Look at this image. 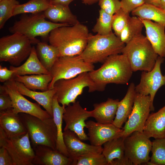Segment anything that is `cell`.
Instances as JSON below:
<instances>
[{"label":"cell","instance_id":"obj_1","mask_svg":"<svg viewBox=\"0 0 165 165\" xmlns=\"http://www.w3.org/2000/svg\"><path fill=\"white\" fill-rule=\"evenodd\" d=\"M90 33L87 27L80 23L56 28L50 33V44L58 50L59 57L79 55L87 45Z\"/></svg>","mask_w":165,"mask_h":165},{"label":"cell","instance_id":"obj_2","mask_svg":"<svg viewBox=\"0 0 165 165\" xmlns=\"http://www.w3.org/2000/svg\"><path fill=\"white\" fill-rule=\"evenodd\" d=\"M133 72L127 57L122 54L109 57L100 68L89 72V74L99 91H101L109 83H127Z\"/></svg>","mask_w":165,"mask_h":165},{"label":"cell","instance_id":"obj_3","mask_svg":"<svg viewBox=\"0 0 165 165\" xmlns=\"http://www.w3.org/2000/svg\"><path fill=\"white\" fill-rule=\"evenodd\" d=\"M125 44L113 32L105 35L90 34L80 57L92 64L104 62L109 57L122 53Z\"/></svg>","mask_w":165,"mask_h":165},{"label":"cell","instance_id":"obj_4","mask_svg":"<svg viewBox=\"0 0 165 165\" xmlns=\"http://www.w3.org/2000/svg\"><path fill=\"white\" fill-rule=\"evenodd\" d=\"M122 53L127 57L133 72L151 71L158 57L146 36L142 34L126 44Z\"/></svg>","mask_w":165,"mask_h":165},{"label":"cell","instance_id":"obj_5","mask_svg":"<svg viewBox=\"0 0 165 165\" xmlns=\"http://www.w3.org/2000/svg\"><path fill=\"white\" fill-rule=\"evenodd\" d=\"M19 115L28 134L32 147L44 145L56 149L57 130L53 117L43 120L26 113Z\"/></svg>","mask_w":165,"mask_h":165},{"label":"cell","instance_id":"obj_6","mask_svg":"<svg viewBox=\"0 0 165 165\" xmlns=\"http://www.w3.org/2000/svg\"><path fill=\"white\" fill-rule=\"evenodd\" d=\"M43 13L25 15L9 28L11 33H20L29 38L33 43L40 42L37 36L48 38L50 32L54 29L62 26L71 25L68 24L55 23L47 20Z\"/></svg>","mask_w":165,"mask_h":165},{"label":"cell","instance_id":"obj_7","mask_svg":"<svg viewBox=\"0 0 165 165\" xmlns=\"http://www.w3.org/2000/svg\"><path fill=\"white\" fill-rule=\"evenodd\" d=\"M86 87L88 88L89 92L99 91L89 72L81 73L74 78L59 79L54 85L57 101L65 107L75 102L77 97L82 94Z\"/></svg>","mask_w":165,"mask_h":165},{"label":"cell","instance_id":"obj_8","mask_svg":"<svg viewBox=\"0 0 165 165\" xmlns=\"http://www.w3.org/2000/svg\"><path fill=\"white\" fill-rule=\"evenodd\" d=\"M33 42L18 33L3 36L0 39V61L18 66L29 56Z\"/></svg>","mask_w":165,"mask_h":165},{"label":"cell","instance_id":"obj_9","mask_svg":"<svg viewBox=\"0 0 165 165\" xmlns=\"http://www.w3.org/2000/svg\"><path fill=\"white\" fill-rule=\"evenodd\" d=\"M93 64L85 61L79 55L59 57L50 71L52 77L48 90L54 88L57 80L74 78L79 74L94 70Z\"/></svg>","mask_w":165,"mask_h":165},{"label":"cell","instance_id":"obj_10","mask_svg":"<svg viewBox=\"0 0 165 165\" xmlns=\"http://www.w3.org/2000/svg\"><path fill=\"white\" fill-rule=\"evenodd\" d=\"M28 132L21 137L9 138L0 130V147L5 148L13 165H33L35 153Z\"/></svg>","mask_w":165,"mask_h":165},{"label":"cell","instance_id":"obj_11","mask_svg":"<svg viewBox=\"0 0 165 165\" xmlns=\"http://www.w3.org/2000/svg\"><path fill=\"white\" fill-rule=\"evenodd\" d=\"M124 153L134 165L145 164L150 159L152 141L143 132L134 131L124 140Z\"/></svg>","mask_w":165,"mask_h":165},{"label":"cell","instance_id":"obj_12","mask_svg":"<svg viewBox=\"0 0 165 165\" xmlns=\"http://www.w3.org/2000/svg\"><path fill=\"white\" fill-rule=\"evenodd\" d=\"M151 101L149 95L136 93L133 109L124 126L121 137L125 138L135 131L143 132L145 123L150 114Z\"/></svg>","mask_w":165,"mask_h":165},{"label":"cell","instance_id":"obj_13","mask_svg":"<svg viewBox=\"0 0 165 165\" xmlns=\"http://www.w3.org/2000/svg\"><path fill=\"white\" fill-rule=\"evenodd\" d=\"M0 89L10 97L12 101V110L15 113H26L43 120L52 117L46 110H43L39 104L32 102L24 97L18 91L13 78L4 82L2 85H0Z\"/></svg>","mask_w":165,"mask_h":165},{"label":"cell","instance_id":"obj_14","mask_svg":"<svg viewBox=\"0 0 165 165\" xmlns=\"http://www.w3.org/2000/svg\"><path fill=\"white\" fill-rule=\"evenodd\" d=\"M164 60V58L158 56L153 69L148 72L143 71L140 82L135 86L136 93L144 96H150L151 111L154 110L153 101L156 92L165 85V75H162L161 70V64Z\"/></svg>","mask_w":165,"mask_h":165},{"label":"cell","instance_id":"obj_15","mask_svg":"<svg viewBox=\"0 0 165 165\" xmlns=\"http://www.w3.org/2000/svg\"><path fill=\"white\" fill-rule=\"evenodd\" d=\"M92 117V110L83 108L79 101H76L65 107L63 117L65 124L64 130L74 131L82 141L88 140L84 128L86 127V120Z\"/></svg>","mask_w":165,"mask_h":165},{"label":"cell","instance_id":"obj_16","mask_svg":"<svg viewBox=\"0 0 165 165\" xmlns=\"http://www.w3.org/2000/svg\"><path fill=\"white\" fill-rule=\"evenodd\" d=\"M63 137L69 157L73 161L72 165H76L78 159L81 156L102 153V146H95L82 142L74 131L64 130Z\"/></svg>","mask_w":165,"mask_h":165},{"label":"cell","instance_id":"obj_17","mask_svg":"<svg viewBox=\"0 0 165 165\" xmlns=\"http://www.w3.org/2000/svg\"><path fill=\"white\" fill-rule=\"evenodd\" d=\"M86 127L90 144L95 146H102L108 141L121 137L123 131L112 123L103 124L92 120L86 122Z\"/></svg>","mask_w":165,"mask_h":165},{"label":"cell","instance_id":"obj_18","mask_svg":"<svg viewBox=\"0 0 165 165\" xmlns=\"http://www.w3.org/2000/svg\"><path fill=\"white\" fill-rule=\"evenodd\" d=\"M35 156L33 165H72L73 161L57 149L46 145L32 147Z\"/></svg>","mask_w":165,"mask_h":165},{"label":"cell","instance_id":"obj_19","mask_svg":"<svg viewBox=\"0 0 165 165\" xmlns=\"http://www.w3.org/2000/svg\"><path fill=\"white\" fill-rule=\"evenodd\" d=\"M145 29L146 37L155 53L165 58V26L147 20H141Z\"/></svg>","mask_w":165,"mask_h":165},{"label":"cell","instance_id":"obj_20","mask_svg":"<svg viewBox=\"0 0 165 165\" xmlns=\"http://www.w3.org/2000/svg\"><path fill=\"white\" fill-rule=\"evenodd\" d=\"M0 130L9 138L22 137L27 132L18 114L12 109L0 112Z\"/></svg>","mask_w":165,"mask_h":165},{"label":"cell","instance_id":"obj_21","mask_svg":"<svg viewBox=\"0 0 165 165\" xmlns=\"http://www.w3.org/2000/svg\"><path fill=\"white\" fill-rule=\"evenodd\" d=\"M143 133L149 138L165 137V105L157 112L149 114L145 123Z\"/></svg>","mask_w":165,"mask_h":165},{"label":"cell","instance_id":"obj_22","mask_svg":"<svg viewBox=\"0 0 165 165\" xmlns=\"http://www.w3.org/2000/svg\"><path fill=\"white\" fill-rule=\"evenodd\" d=\"M135 87V84L131 83L125 96L119 102L116 116L112 123L118 128H122L131 113L136 93Z\"/></svg>","mask_w":165,"mask_h":165},{"label":"cell","instance_id":"obj_23","mask_svg":"<svg viewBox=\"0 0 165 165\" xmlns=\"http://www.w3.org/2000/svg\"><path fill=\"white\" fill-rule=\"evenodd\" d=\"M15 83L17 89L21 94L35 101L53 117L52 103L56 93L54 88L41 92H37L28 89L20 82L15 81Z\"/></svg>","mask_w":165,"mask_h":165},{"label":"cell","instance_id":"obj_24","mask_svg":"<svg viewBox=\"0 0 165 165\" xmlns=\"http://www.w3.org/2000/svg\"><path fill=\"white\" fill-rule=\"evenodd\" d=\"M119 101L118 99L109 98L105 102L94 104L92 117L100 123H112L115 117Z\"/></svg>","mask_w":165,"mask_h":165},{"label":"cell","instance_id":"obj_25","mask_svg":"<svg viewBox=\"0 0 165 165\" xmlns=\"http://www.w3.org/2000/svg\"><path fill=\"white\" fill-rule=\"evenodd\" d=\"M46 18L55 23L74 25L79 23L76 16L71 12L68 6L60 4H51L43 12Z\"/></svg>","mask_w":165,"mask_h":165},{"label":"cell","instance_id":"obj_26","mask_svg":"<svg viewBox=\"0 0 165 165\" xmlns=\"http://www.w3.org/2000/svg\"><path fill=\"white\" fill-rule=\"evenodd\" d=\"M9 69L15 71L13 76L50 74L39 60L36 54V48L34 46H32L30 55L23 64L17 67L11 65Z\"/></svg>","mask_w":165,"mask_h":165},{"label":"cell","instance_id":"obj_27","mask_svg":"<svg viewBox=\"0 0 165 165\" xmlns=\"http://www.w3.org/2000/svg\"><path fill=\"white\" fill-rule=\"evenodd\" d=\"M12 78L15 81L22 83L29 89L44 91L48 90L52 77L50 74L16 75L13 76Z\"/></svg>","mask_w":165,"mask_h":165},{"label":"cell","instance_id":"obj_28","mask_svg":"<svg viewBox=\"0 0 165 165\" xmlns=\"http://www.w3.org/2000/svg\"><path fill=\"white\" fill-rule=\"evenodd\" d=\"M65 107L60 105L55 94L53 98L52 103L53 117L57 130V140L56 149L66 156L69 157L68 154L64 143L62 129L63 115Z\"/></svg>","mask_w":165,"mask_h":165},{"label":"cell","instance_id":"obj_29","mask_svg":"<svg viewBox=\"0 0 165 165\" xmlns=\"http://www.w3.org/2000/svg\"><path fill=\"white\" fill-rule=\"evenodd\" d=\"M133 16L141 20L154 21L165 26V10L159 7L144 4L131 12Z\"/></svg>","mask_w":165,"mask_h":165},{"label":"cell","instance_id":"obj_30","mask_svg":"<svg viewBox=\"0 0 165 165\" xmlns=\"http://www.w3.org/2000/svg\"><path fill=\"white\" fill-rule=\"evenodd\" d=\"M36 51L37 57L41 63L46 69L50 72L59 57L57 49L45 42H39L37 44Z\"/></svg>","mask_w":165,"mask_h":165},{"label":"cell","instance_id":"obj_31","mask_svg":"<svg viewBox=\"0 0 165 165\" xmlns=\"http://www.w3.org/2000/svg\"><path fill=\"white\" fill-rule=\"evenodd\" d=\"M120 137L108 141L103 144L102 153L105 157L108 165L114 160H119L125 157L124 140Z\"/></svg>","mask_w":165,"mask_h":165},{"label":"cell","instance_id":"obj_32","mask_svg":"<svg viewBox=\"0 0 165 165\" xmlns=\"http://www.w3.org/2000/svg\"><path fill=\"white\" fill-rule=\"evenodd\" d=\"M144 27L142 20L140 18L136 16H130L119 38L126 44L134 38L141 35Z\"/></svg>","mask_w":165,"mask_h":165},{"label":"cell","instance_id":"obj_33","mask_svg":"<svg viewBox=\"0 0 165 165\" xmlns=\"http://www.w3.org/2000/svg\"><path fill=\"white\" fill-rule=\"evenodd\" d=\"M50 5V0H30L24 4L17 5L14 9L13 16L22 13H42Z\"/></svg>","mask_w":165,"mask_h":165},{"label":"cell","instance_id":"obj_34","mask_svg":"<svg viewBox=\"0 0 165 165\" xmlns=\"http://www.w3.org/2000/svg\"><path fill=\"white\" fill-rule=\"evenodd\" d=\"M113 15H111L101 9L99 16L92 31L97 34L105 35L112 32V22Z\"/></svg>","mask_w":165,"mask_h":165},{"label":"cell","instance_id":"obj_35","mask_svg":"<svg viewBox=\"0 0 165 165\" xmlns=\"http://www.w3.org/2000/svg\"><path fill=\"white\" fill-rule=\"evenodd\" d=\"M150 161L155 165H165V137L152 141Z\"/></svg>","mask_w":165,"mask_h":165},{"label":"cell","instance_id":"obj_36","mask_svg":"<svg viewBox=\"0 0 165 165\" xmlns=\"http://www.w3.org/2000/svg\"><path fill=\"white\" fill-rule=\"evenodd\" d=\"M17 0H0V29L12 16L15 7L19 4Z\"/></svg>","mask_w":165,"mask_h":165},{"label":"cell","instance_id":"obj_37","mask_svg":"<svg viewBox=\"0 0 165 165\" xmlns=\"http://www.w3.org/2000/svg\"><path fill=\"white\" fill-rule=\"evenodd\" d=\"M130 17V13L124 11L121 8L113 15L112 29L118 37L119 38Z\"/></svg>","mask_w":165,"mask_h":165},{"label":"cell","instance_id":"obj_38","mask_svg":"<svg viewBox=\"0 0 165 165\" xmlns=\"http://www.w3.org/2000/svg\"><path fill=\"white\" fill-rule=\"evenodd\" d=\"M76 165H108V163L102 153H96L80 157L78 159Z\"/></svg>","mask_w":165,"mask_h":165},{"label":"cell","instance_id":"obj_39","mask_svg":"<svg viewBox=\"0 0 165 165\" xmlns=\"http://www.w3.org/2000/svg\"><path fill=\"white\" fill-rule=\"evenodd\" d=\"M98 4L101 9L112 15H113L121 7L119 0H99Z\"/></svg>","mask_w":165,"mask_h":165},{"label":"cell","instance_id":"obj_40","mask_svg":"<svg viewBox=\"0 0 165 165\" xmlns=\"http://www.w3.org/2000/svg\"><path fill=\"white\" fill-rule=\"evenodd\" d=\"M120 2L121 8L129 13L145 3L144 0H121Z\"/></svg>","mask_w":165,"mask_h":165},{"label":"cell","instance_id":"obj_41","mask_svg":"<svg viewBox=\"0 0 165 165\" xmlns=\"http://www.w3.org/2000/svg\"><path fill=\"white\" fill-rule=\"evenodd\" d=\"M0 92V112L12 109V101L9 95L1 89Z\"/></svg>","mask_w":165,"mask_h":165},{"label":"cell","instance_id":"obj_42","mask_svg":"<svg viewBox=\"0 0 165 165\" xmlns=\"http://www.w3.org/2000/svg\"><path fill=\"white\" fill-rule=\"evenodd\" d=\"M0 165H13V160L7 149L0 147Z\"/></svg>","mask_w":165,"mask_h":165},{"label":"cell","instance_id":"obj_43","mask_svg":"<svg viewBox=\"0 0 165 165\" xmlns=\"http://www.w3.org/2000/svg\"><path fill=\"white\" fill-rule=\"evenodd\" d=\"M15 71L0 65V81L5 82L13 78Z\"/></svg>","mask_w":165,"mask_h":165},{"label":"cell","instance_id":"obj_44","mask_svg":"<svg viewBox=\"0 0 165 165\" xmlns=\"http://www.w3.org/2000/svg\"><path fill=\"white\" fill-rule=\"evenodd\" d=\"M133 165L131 162L126 156L119 160H114L110 165Z\"/></svg>","mask_w":165,"mask_h":165},{"label":"cell","instance_id":"obj_45","mask_svg":"<svg viewBox=\"0 0 165 165\" xmlns=\"http://www.w3.org/2000/svg\"><path fill=\"white\" fill-rule=\"evenodd\" d=\"M74 0H50L51 4H60L68 6L69 4Z\"/></svg>","mask_w":165,"mask_h":165},{"label":"cell","instance_id":"obj_46","mask_svg":"<svg viewBox=\"0 0 165 165\" xmlns=\"http://www.w3.org/2000/svg\"><path fill=\"white\" fill-rule=\"evenodd\" d=\"M145 4L153 5L159 7L161 0H144ZM144 3V4H145Z\"/></svg>","mask_w":165,"mask_h":165},{"label":"cell","instance_id":"obj_47","mask_svg":"<svg viewBox=\"0 0 165 165\" xmlns=\"http://www.w3.org/2000/svg\"><path fill=\"white\" fill-rule=\"evenodd\" d=\"M82 2L86 5H90L98 2L99 0H81Z\"/></svg>","mask_w":165,"mask_h":165},{"label":"cell","instance_id":"obj_48","mask_svg":"<svg viewBox=\"0 0 165 165\" xmlns=\"http://www.w3.org/2000/svg\"><path fill=\"white\" fill-rule=\"evenodd\" d=\"M158 7L165 10V0H161Z\"/></svg>","mask_w":165,"mask_h":165}]
</instances>
